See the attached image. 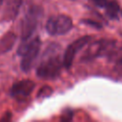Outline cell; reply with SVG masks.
<instances>
[{"mask_svg": "<svg viewBox=\"0 0 122 122\" xmlns=\"http://www.w3.org/2000/svg\"><path fill=\"white\" fill-rule=\"evenodd\" d=\"M92 1L97 7L104 9V8L108 5V3H109L111 0H92Z\"/></svg>", "mask_w": 122, "mask_h": 122, "instance_id": "obj_13", "label": "cell"}, {"mask_svg": "<svg viewBox=\"0 0 122 122\" xmlns=\"http://www.w3.org/2000/svg\"><path fill=\"white\" fill-rule=\"evenodd\" d=\"M40 47H41V41L38 36L30 41L29 40L23 41V43L18 47L17 53L18 55L22 56L20 66L23 71L27 72L30 71L35 59L38 56V53L40 51Z\"/></svg>", "mask_w": 122, "mask_h": 122, "instance_id": "obj_2", "label": "cell"}, {"mask_svg": "<svg viewBox=\"0 0 122 122\" xmlns=\"http://www.w3.org/2000/svg\"><path fill=\"white\" fill-rule=\"evenodd\" d=\"M81 22L87 26H90V27H92L94 29H102V25L94 20H91V19H82Z\"/></svg>", "mask_w": 122, "mask_h": 122, "instance_id": "obj_12", "label": "cell"}, {"mask_svg": "<svg viewBox=\"0 0 122 122\" xmlns=\"http://www.w3.org/2000/svg\"><path fill=\"white\" fill-rule=\"evenodd\" d=\"M92 36L85 35V36L77 38L76 40L71 42L67 47V49L64 52V56H63V66L65 69L69 70L71 67L77 52L80 50H82L87 44H89L92 41Z\"/></svg>", "mask_w": 122, "mask_h": 122, "instance_id": "obj_5", "label": "cell"}, {"mask_svg": "<svg viewBox=\"0 0 122 122\" xmlns=\"http://www.w3.org/2000/svg\"><path fill=\"white\" fill-rule=\"evenodd\" d=\"M104 9L106 10L107 15L111 19H116L117 18L120 8H119V4L116 2V0H111Z\"/></svg>", "mask_w": 122, "mask_h": 122, "instance_id": "obj_10", "label": "cell"}, {"mask_svg": "<svg viewBox=\"0 0 122 122\" xmlns=\"http://www.w3.org/2000/svg\"><path fill=\"white\" fill-rule=\"evenodd\" d=\"M23 0H6L4 10H3V19L5 21L13 20L20 10Z\"/></svg>", "mask_w": 122, "mask_h": 122, "instance_id": "obj_8", "label": "cell"}, {"mask_svg": "<svg viewBox=\"0 0 122 122\" xmlns=\"http://www.w3.org/2000/svg\"><path fill=\"white\" fill-rule=\"evenodd\" d=\"M3 2H4V0H0V6L3 4Z\"/></svg>", "mask_w": 122, "mask_h": 122, "instance_id": "obj_14", "label": "cell"}, {"mask_svg": "<svg viewBox=\"0 0 122 122\" xmlns=\"http://www.w3.org/2000/svg\"><path fill=\"white\" fill-rule=\"evenodd\" d=\"M35 88L33 81L30 79H23L18 82H15L10 88V95L19 101L25 100L28 98Z\"/></svg>", "mask_w": 122, "mask_h": 122, "instance_id": "obj_7", "label": "cell"}, {"mask_svg": "<svg viewBox=\"0 0 122 122\" xmlns=\"http://www.w3.org/2000/svg\"><path fill=\"white\" fill-rule=\"evenodd\" d=\"M73 27L72 20L66 14L51 16L46 22V30L51 35H63L68 33Z\"/></svg>", "mask_w": 122, "mask_h": 122, "instance_id": "obj_4", "label": "cell"}, {"mask_svg": "<svg viewBox=\"0 0 122 122\" xmlns=\"http://www.w3.org/2000/svg\"><path fill=\"white\" fill-rule=\"evenodd\" d=\"M52 92H53V90H52L51 87H50L48 85H45V86H43L38 91V92H37V98H42L43 99V98L49 97L50 95L52 94Z\"/></svg>", "mask_w": 122, "mask_h": 122, "instance_id": "obj_11", "label": "cell"}, {"mask_svg": "<svg viewBox=\"0 0 122 122\" xmlns=\"http://www.w3.org/2000/svg\"><path fill=\"white\" fill-rule=\"evenodd\" d=\"M57 46L56 44L51 45L44 52V57L36 69V75L39 78L51 80L60 75L64 66L63 60L61 61L60 56L57 54Z\"/></svg>", "mask_w": 122, "mask_h": 122, "instance_id": "obj_1", "label": "cell"}, {"mask_svg": "<svg viewBox=\"0 0 122 122\" xmlns=\"http://www.w3.org/2000/svg\"><path fill=\"white\" fill-rule=\"evenodd\" d=\"M114 44L113 40L110 39H99L96 40L89 45L87 50L84 51L81 60L82 61H92L100 55H102L104 52L108 51V49L112 48Z\"/></svg>", "mask_w": 122, "mask_h": 122, "instance_id": "obj_6", "label": "cell"}, {"mask_svg": "<svg viewBox=\"0 0 122 122\" xmlns=\"http://www.w3.org/2000/svg\"><path fill=\"white\" fill-rule=\"evenodd\" d=\"M41 15H42V9L40 7L31 6L29 8L20 25L21 38L23 41L29 40V38L33 34V32L35 31L38 26Z\"/></svg>", "mask_w": 122, "mask_h": 122, "instance_id": "obj_3", "label": "cell"}, {"mask_svg": "<svg viewBox=\"0 0 122 122\" xmlns=\"http://www.w3.org/2000/svg\"><path fill=\"white\" fill-rule=\"evenodd\" d=\"M16 34L12 31L5 33L0 38V54L6 53L9 51H10L16 42Z\"/></svg>", "mask_w": 122, "mask_h": 122, "instance_id": "obj_9", "label": "cell"}]
</instances>
